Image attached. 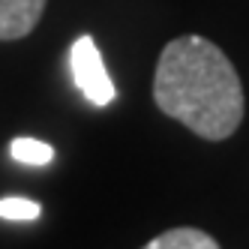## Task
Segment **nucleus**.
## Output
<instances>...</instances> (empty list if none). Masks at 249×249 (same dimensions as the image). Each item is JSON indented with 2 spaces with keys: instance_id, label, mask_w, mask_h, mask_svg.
Here are the masks:
<instances>
[{
  "instance_id": "20e7f679",
  "label": "nucleus",
  "mask_w": 249,
  "mask_h": 249,
  "mask_svg": "<svg viewBox=\"0 0 249 249\" xmlns=\"http://www.w3.org/2000/svg\"><path fill=\"white\" fill-rule=\"evenodd\" d=\"M216 237H210L201 228H171L159 237L147 240V249H216Z\"/></svg>"
},
{
  "instance_id": "39448f33",
  "label": "nucleus",
  "mask_w": 249,
  "mask_h": 249,
  "mask_svg": "<svg viewBox=\"0 0 249 249\" xmlns=\"http://www.w3.org/2000/svg\"><path fill=\"white\" fill-rule=\"evenodd\" d=\"M9 156L21 165H48L54 159V147L48 141H36V138H12Z\"/></svg>"
},
{
  "instance_id": "7ed1b4c3",
  "label": "nucleus",
  "mask_w": 249,
  "mask_h": 249,
  "mask_svg": "<svg viewBox=\"0 0 249 249\" xmlns=\"http://www.w3.org/2000/svg\"><path fill=\"white\" fill-rule=\"evenodd\" d=\"M48 0H0V39H21L39 24Z\"/></svg>"
},
{
  "instance_id": "f03ea898",
  "label": "nucleus",
  "mask_w": 249,
  "mask_h": 249,
  "mask_svg": "<svg viewBox=\"0 0 249 249\" xmlns=\"http://www.w3.org/2000/svg\"><path fill=\"white\" fill-rule=\"evenodd\" d=\"M69 69H72V78L78 84V90L87 96V102L99 105V108L114 102V96H117L114 81L102 63V54H99L93 36L84 33V36H78L72 42V48H69Z\"/></svg>"
},
{
  "instance_id": "f257e3e1",
  "label": "nucleus",
  "mask_w": 249,
  "mask_h": 249,
  "mask_svg": "<svg viewBox=\"0 0 249 249\" xmlns=\"http://www.w3.org/2000/svg\"><path fill=\"white\" fill-rule=\"evenodd\" d=\"M153 99L195 135L222 141L243 120V84L219 45L204 36L171 39L156 63Z\"/></svg>"
},
{
  "instance_id": "423d86ee",
  "label": "nucleus",
  "mask_w": 249,
  "mask_h": 249,
  "mask_svg": "<svg viewBox=\"0 0 249 249\" xmlns=\"http://www.w3.org/2000/svg\"><path fill=\"white\" fill-rule=\"evenodd\" d=\"M39 213H42V207H39V201H33V198H21V195L0 198V216H3V219L27 222V219H36Z\"/></svg>"
}]
</instances>
